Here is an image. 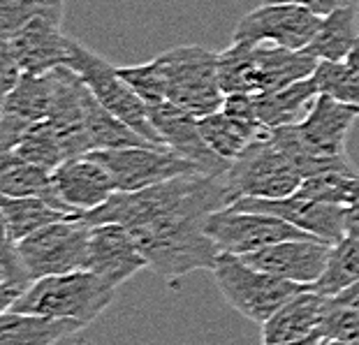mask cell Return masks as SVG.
Instances as JSON below:
<instances>
[{
  "label": "cell",
  "mask_w": 359,
  "mask_h": 345,
  "mask_svg": "<svg viewBox=\"0 0 359 345\" xmlns=\"http://www.w3.org/2000/svg\"><path fill=\"white\" fill-rule=\"evenodd\" d=\"M17 248L35 280L47 278V276L86 271L90 252V225L83 222L77 213H72V216L26 236L24 241L17 243Z\"/></svg>",
  "instance_id": "cell-8"
},
{
  "label": "cell",
  "mask_w": 359,
  "mask_h": 345,
  "mask_svg": "<svg viewBox=\"0 0 359 345\" xmlns=\"http://www.w3.org/2000/svg\"><path fill=\"white\" fill-rule=\"evenodd\" d=\"M35 278L19 255L17 243L3 234V252H0V309L10 311L12 304L33 285Z\"/></svg>",
  "instance_id": "cell-32"
},
{
  "label": "cell",
  "mask_w": 359,
  "mask_h": 345,
  "mask_svg": "<svg viewBox=\"0 0 359 345\" xmlns=\"http://www.w3.org/2000/svg\"><path fill=\"white\" fill-rule=\"evenodd\" d=\"M53 345H90V341H88L86 336H83L81 332H77V334L67 336V339L58 341V343H53Z\"/></svg>",
  "instance_id": "cell-43"
},
{
  "label": "cell",
  "mask_w": 359,
  "mask_h": 345,
  "mask_svg": "<svg viewBox=\"0 0 359 345\" xmlns=\"http://www.w3.org/2000/svg\"><path fill=\"white\" fill-rule=\"evenodd\" d=\"M83 123H86V133L90 140V149H126V147H158V144L149 142L137 130H133L128 123H123L118 116L97 102V97L90 93L86 95V104H83ZM167 149V147H158Z\"/></svg>",
  "instance_id": "cell-24"
},
{
  "label": "cell",
  "mask_w": 359,
  "mask_h": 345,
  "mask_svg": "<svg viewBox=\"0 0 359 345\" xmlns=\"http://www.w3.org/2000/svg\"><path fill=\"white\" fill-rule=\"evenodd\" d=\"M343 63H346L350 70H353L357 76H359V40H357V44L353 49H350V53H348V58L343 60Z\"/></svg>",
  "instance_id": "cell-41"
},
{
  "label": "cell",
  "mask_w": 359,
  "mask_h": 345,
  "mask_svg": "<svg viewBox=\"0 0 359 345\" xmlns=\"http://www.w3.org/2000/svg\"><path fill=\"white\" fill-rule=\"evenodd\" d=\"M53 183L74 213L93 211L118 193L111 174L90 156L67 158L53 170Z\"/></svg>",
  "instance_id": "cell-18"
},
{
  "label": "cell",
  "mask_w": 359,
  "mask_h": 345,
  "mask_svg": "<svg viewBox=\"0 0 359 345\" xmlns=\"http://www.w3.org/2000/svg\"><path fill=\"white\" fill-rule=\"evenodd\" d=\"M77 320L33 316V313L3 311L0 316V345H53L81 332Z\"/></svg>",
  "instance_id": "cell-22"
},
{
  "label": "cell",
  "mask_w": 359,
  "mask_h": 345,
  "mask_svg": "<svg viewBox=\"0 0 359 345\" xmlns=\"http://www.w3.org/2000/svg\"><path fill=\"white\" fill-rule=\"evenodd\" d=\"M206 234L216 241L220 252L230 255H250L273 243L290 239H316L313 234L290 225L283 218L269 213L236 211L232 206L220 209L206 218Z\"/></svg>",
  "instance_id": "cell-9"
},
{
  "label": "cell",
  "mask_w": 359,
  "mask_h": 345,
  "mask_svg": "<svg viewBox=\"0 0 359 345\" xmlns=\"http://www.w3.org/2000/svg\"><path fill=\"white\" fill-rule=\"evenodd\" d=\"M49 76H51V111L47 121L56 128L67 158L86 156V153L93 151L86 133V123H83V104H86L88 86L67 65L51 70Z\"/></svg>",
  "instance_id": "cell-15"
},
{
  "label": "cell",
  "mask_w": 359,
  "mask_h": 345,
  "mask_svg": "<svg viewBox=\"0 0 359 345\" xmlns=\"http://www.w3.org/2000/svg\"><path fill=\"white\" fill-rule=\"evenodd\" d=\"M128 232L140 246L149 269L170 288H179L193 271H213L220 257V248L206 234V218L202 216H172Z\"/></svg>",
  "instance_id": "cell-2"
},
{
  "label": "cell",
  "mask_w": 359,
  "mask_h": 345,
  "mask_svg": "<svg viewBox=\"0 0 359 345\" xmlns=\"http://www.w3.org/2000/svg\"><path fill=\"white\" fill-rule=\"evenodd\" d=\"M147 109L151 123L158 130L160 140H163L167 149H172L181 158H186L188 163H193L204 174L223 176L230 170V163L220 158L204 142L197 116L172 102H154L147 104Z\"/></svg>",
  "instance_id": "cell-14"
},
{
  "label": "cell",
  "mask_w": 359,
  "mask_h": 345,
  "mask_svg": "<svg viewBox=\"0 0 359 345\" xmlns=\"http://www.w3.org/2000/svg\"><path fill=\"white\" fill-rule=\"evenodd\" d=\"M67 67L81 76V81L86 83L90 93L97 97V102L107 107L114 116H118L123 123L137 130L142 137H147L149 142L158 144V147H165L158 130L154 128V123H151V119H149L147 102H144V100L135 93V88L121 76L118 67L109 65L102 56H97L95 51L83 47L77 40H72Z\"/></svg>",
  "instance_id": "cell-6"
},
{
  "label": "cell",
  "mask_w": 359,
  "mask_h": 345,
  "mask_svg": "<svg viewBox=\"0 0 359 345\" xmlns=\"http://www.w3.org/2000/svg\"><path fill=\"white\" fill-rule=\"evenodd\" d=\"M97 160L111 174L121 193H135L158 183L172 181L183 174L200 172L186 158L177 156L172 149L158 147H126V149H102L86 153Z\"/></svg>",
  "instance_id": "cell-10"
},
{
  "label": "cell",
  "mask_w": 359,
  "mask_h": 345,
  "mask_svg": "<svg viewBox=\"0 0 359 345\" xmlns=\"http://www.w3.org/2000/svg\"><path fill=\"white\" fill-rule=\"evenodd\" d=\"M114 297L116 288L97 278L93 271H72L37 278L10 311L77 320L86 327L114 302Z\"/></svg>",
  "instance_id": "cell-4"
},
{
  "label": "cell",
  "mask_w": 359,
  "mask_h": 345,
  "mask_svg": "<svg viewBox=\"0 0 359 345\" xmlns=\"http://www.w3.org/2000/svg\"><path fill=\"white\" fill-rule=\"evenodd\" d=\"M336 304H343V306H350V309H357L359 311V280L355 285H350L348 290H343L341 295L332 297Z\"/></svg>",
  "instance_id": "cell-40"
},
{
  "label": "cell",
  "mask_w": 359,
  "mask_h": 345,
  "mask_svg": "<svg viewBox=\"0 0 359 345\" xmlns=\"http://www.w3.org/2000/svg\"><path fill=\"white\" fill-rule=\"evenodd\" d=\"M21 74H24V70H21V65L17 63L10 47L3 42V49H0V90H3V97L17 88Z\"/></svg>",
  "instance_id": "cell-37"
},
{
  "label": "cell",
  "mask_w": 359,
  "mask_h": 345,
  "mask_svg": "<svg viewBox=\"0 0 359 345\" xmlns=\"http://www.w3.org/2000/svg\"><path fill=\"white\" fill-rule=\"evenodd\" d=\"M0 216H3V234L14 243L24 241L37 229L53 225L72 213L53 209L40 197H0Z\"/></svg>",
  "instance_id": "cell-26"
},
{
  "label": "cell",
  "mask_w": 359,
  "mask_h": 345,
  "mask_svg": "<svg viewBox=\"0 0 359 345\" xmlns=\"http://www.w3.org/2000/svg\"><path fill=\"white\" fill-rule=\"evenodd\" d=\"M346 236L359 239V199L346 206Z\"/></svg>",
  "instance_id": "cell-39"
},
{
  "label": "cell",
  "mask_w": 359,
  "mask_h": 345,
  "mask_svg": "<svg viewBox=\"0 0 359 345\" xmlns=\"http://www.w3.org/2000/svg\"><path fill=\"white\" fill-rule=\"evenodd\" d=\"M167 102L202 119L223 109L225 93L218 76V51L197 44L174 47L154 58Z\"/></svg>",
  "instance_id": "cell-3"
},
{
  "label": "cell",
  "mask_w": 359,
  "mask_h": 345,
  "mask_svg": "<svg viewBox=\"0 0 359 345\" xmlns=\"http://www.w3.org/2000/svg\"><path fill=\"white\" fill-rule=\"evenodd\" d=\"M299 197L316 199V202H330L348 206L359 199V172H327L304 179L302 188L297 190Z\"/></svg>",
  "instance_id": "cell-31"
},
{
  "label": "cell",
  "mask_w": 359,
  "mask_h": 345,
  "mask_svg": "<svg viewBox=\"0 0 359 345\" xmlns=\"http://www.w3.org/2000/svg\"><path fill=\"white\" fill-rule=\"evenodd\" d=\"M65 0H51L33 21L3 40L14 53L21 70L30 74H47L56 67L67 65L72 49V37H67L60 24H63Z\"/></svg>",
  "instance_id": "cell-12"
},
{
  "label": "cell",
  "mask_w": 359,
  "mask_h": 345,
  "mask_svg": "<svg viewBox=\"0 0 359 345\" xmlns=\"http://www.w3.org/2000/svg\"><path fill=\"white\" fill-rule=\"evenodd\" d=\"M320 93L332 95L343 104H350L359 109V76L343 63H334V60H320L316 72H313Z\"/></svg>",
  "instance_id": "cell-33"
},
{
  "label": "cell",
  "mask_w": 359,
  "mask_h": 345,
  "mask_svg": "<svg viewBox=\"0 0 359 345\" xmlns=\"http://www.w3.org/2000/svg\"><path fill=\"white\" fill-rule=\"evenodd\" d=\"M359 280V239L346 236L339 243H334L330 259L323 276L313 283L311 290L325 295V297H336L350 285H355Z\"/></svg>",
  "instance_id": "cell-29"
},
{
  "label": "cell",
  "mask_w": 359,
  "mask_h": 345,
  "mask_svg": "<svg viewBox=\"0 0 359 345\" xmlns=\"http://www.w3.org/2000/svg\"><path fill=\"white\" fill-rule=\"evenodd\" d=\"M359 40V5L341 7L332 14L323 17L316 37L309 44V51L318 60H341L348 58L350 49L355 47Z\"/></svg>",
  "instance_id": "cell-25"
},
{
  "label": "cell",
  "mask_w": 359,
  "mask_h": 345,
  "mask_svg": "<svg viewBox=\"0 0 359 345\" xmlns=\"http://www.w3.org/2000/svg\"><path fill=\"white\" fill-rule=\"evenodd\" d=\"M357 119L359 109L339 102L332 95L320 93L297 128H299L304 140L309 142V147H313L318 153L332 158H346L348 135Z\"/></svg>",
  "instance_id": "cell-19"
},
{
  "label": "cell",
  "mask_w": 359,
  "mask_h": 345,
  "mask_svg": "<svg viewBox=\"0 0 359 345\" xmlns=\"http://www.w3.org/2000/svg\"><path fill=\"white\" fill-rule=\"evenodd\" d=\"M323 17L294 3H262L250 10L234 28L232 42L276 44L285 49H306Z\"/></svg>",
  "instance_id": "cell-11"
},
{
  "label": "cell",
  "mask_w": 359,
  "mask_h": 345,
  "mask_svg": "<svg viewBox=\"0 0 359 345\" xmlns=\"http://www.w3.org/2000/svg\"><path fill=\"white\" fill-rule=\"evenodd\" d=\"M0 193L7 197H40L53 209L74 213L60 197L56 183H53V172L44 170L40 165L26 163L14 151L3 153V158H0Z\"/></svg>",
  "instance_id": "cell-21"
},
{
  "label": "cell",
  "mask_w": 359,
  "mask_h": 345,
  "mask_svg": "<svg viewBox=\"0 0 359 345\" xmlns=\"http://www.w3.org/2000/svg\"><path fill=\"white\" fill-rule=\"evenodd\" d=\"M320 95L316 79L297 81L292 86H285L271 93H255V114L257 121L266 130H276L283 126H294L306 116L311 104Z\"/></svg>",
  "instance_id": "cell-23"
},
{
  "label": "cell",
  "mask_w": 359,
  "mask_h": 345,
  "mask_svg": "<svg viewBox=\"0 0 359 345\" xmlns=\"http://www.w3.org/2000/svg\"><path fill=\"white\" fill-rule=\"evenodd\" d=\"M14 153H17L19 158H24L26 163L40 165L49 172H53L58 165H63L67 160L56 128H53L49 121H40V123L30 126L28 133L21 137V142L17 144Z\"/></svg>",
  "instance_id": "cell-30"
},
{
  "label": "cell",
  "mask_w": 359,
  "mask_h": 345,
  "mask_svg": "<svg viewBox=\"0 0 359 345\" xmlns=\"http://www.w3.org/2000/svg\"><path fill=\"white\" fill-rule=\"evenodd\" d=\"M223 179L230 188L232 204L241 197L283 199L294 195L304 183V176L283 156L269 135L259 137L239 158L232 160Z\"/></svg>",
  "instance_id": "cell-7"
},
{
  "label": "cell",
  "mask_w": 359,
  "mask_h": 345,
  "mask_svg": "<svg viewBox=\"0 0 359 345\" xmlns=\"http://www.w3.org/2000/svg\"><path fill=\"white\" fill-rule=\"evenodd\" d=\"M232 206L230 188L223 176L193 172L177 176L158 186L135 190V193H114L102 206L77 216L93 225L116 222L128 229L149 225V222L172 218V216H202Z\"/></svg>",
  "instance_id": "cell-1"
},
{
  "label": "cell",
  "mask_w": 359,
  "mask_h": 345,
  "mask_svg": "<svg viewBox=\"0 0 359 345\" xmlns=\"http://www.w3.org/2000/svg\"><path fill=\"white\" fill-rule=\"evenodd\" d=\"M330 299L311 288L294 295L262 325V343L302 341L320 334Z\"/></svg>",
  "instance_id": "cell-20"
},
{
  "label": "cell",
  "mask_w": 359,
  "mask_h": 345,
  "mask_svg": "<svg viewBox=\"0 0 359 345\" xmlns=\"http://www.w3.org/2000/svg\"><path fill=\"white\" fill-rule=\"evenodd\" d=\"M323 336L316 334V336H309V339H302V341H287V343H262V345H323Z\"/></svg>",
  "instance_id": "cell-42"
},
{
  "label": "cell",
  "mask_w": 359,
  "mask_h": 345,
  "mask_svg": "<svg viewBox=\"0 0 359 345\" xmlns=\"http://www.w3.org/2000/svg\"><path fill=\"white\" fill-rule=\"evenodd\" d=\"M200 123V133L204 137V142L218 153L220 158L232 163L246 151L250 144L257 142L259 137L269 135V133H262L257 128H250L241 121L232 119L230 114H225L223 109L220 111H213L209 116H202L197 119Z\"/></svg>",
  "instance_id": "cell-27"
},
{
  "label": "cell",
  "mask_w": 359,
  "mask_h": 345,
  "mask_svg": "<svg viewBox=\"0 0 359 345\" xmlns=\"http://www.w3.org/2000/svg\"><path fill=\"white\" fill-rule=\"evenodd\" d=\"M236 211H255L269 213V216L283 218L290 225L304 229L320 241L339 243L346 239V206L316 202L299 195H290L283 199H259V197H241L232 204Z\"/></svg>",
  "instance_id": "cell-13"
},
{
  "label": "cell",
  "mask_w": 359,
  "mask_h": 345,
  "mask_svg": "<svg viewBox=\"0 0 359 345\" xmlns=\"http://www.w3.org/2000/svg\"><path fill=\"white\" fill-rule=\"evenodd\" d=\"M30 126H33L30 121L17 116V114L3 111V116H0V147H3V153H12L17 149V144L28 133Z\"/></svg>",
  "instance_id": "cell-36"
},
{
  "label": "cell",
  "mask_w": 359,
  "mask_h": 345,
  "mask_svg": "<svg viewBox=\"0 0 359 345\" xmlns=\"http://www.w3.org/2000/svg\"><path fill=\"white\" fill-rule=\"evenodd\" d=\"M323 345H350V343H341V341H330V339H325Z\"/></svg>",
  "instance_id": "cell-44"
},
{
  "label": "cell",
  "mask_w": 359,
  "mask_h": 345,
  "mask_svg": "<svg viewBox=\"0 0 359 345\" xmlns=\"http://www.w3.org/2000/svg\"><path fill=\"white\" fill-rule=\"evenodd\" d=\"M264 3H294L306 7V10L318 14V17H327V14L341 10V7L359 5V0H264Z\"/></svg>",
  "instance_id": "cell-38"
},
{
  "label": "cell",
  "mask_w": 359,
  "mask_h": 345,
  "mask_svg": "<svg viewBox=\"0 0 359 345\" xmlns=\"http://www.w3.org/2000/svg\"><path fill=\"white\" fill-rule=\"evenodd\" d=\"M320 336L330 341L359 345V311L330 299L323 325H320Z\"/></svg>",
  "instance_id": "cell-34"
},
{
  "label": "cell",
  "mask_w": 359,
  "mask_h": 345,
  "mask_svg": "<svg viewBox=\"0 0 359 345\" xmlns=\"http://www.w3.org/2000/svg\"><path fill=\"white\" fill-rule=\"evenodd\" d=\"M332 243L320 239H290L266 246L250 255H241V259L255 269L278 276L283 280L313 285L323 276L327 259H330Z\"/></svg>",
  "instance_id": "cell-16"
},
{
  "label": "cell",
  "mask_w": 359,
  "mask_h": 345,
  "mask_svg": "<svg viewBox=\"0 0 359 345\" xmlns=\"http://www.w3.org/2000/svg\"><path fill=\"white\" fill-rule=\"evenodd\" d=\"M51 0H0V35L10 40L28 21H33Z\"/></svg>",
  "instance_id": "cell-35"
},
{
  "label": "cell",
  "mask_w": 359,
  "mask_h": 345,
  "mask_svg": "<svg viewBox=\"0 0 359 345\" xmlns=\"http://www.w3.org/2000/svg\"><path fill=\"white\" fill-rule=\"evenodd\" d=\"M213 278H216V285L223 292L225 302L259 327L283 304L311 288L259 271L243 262L239 255H230V252H220L218 262L213 266Z\"/></svg>",
  "instance_id": "cell-5"
},
{
  "label": "cell",
  "mask_w": 359,
  "mask_h": 345,
  "mask_svg": "<svg viewBox=\"0 0 359 345\" xmlns=\"http://www.w3.org/2000/svg\"><path fill=\"white\" fill-rule=\"evenodd\" d=\"M3 111L17 114V116L40 123L49 119L51 111V76L47 74H30L24 72L17 88L3 97Z\"/></svg>",
  "instance_id": "cell-28"
},
{
  "label": "cell",
  "mask_w": 359,
  "mask_h": 345,
  "mask_svg": "<svg viewBox=\"0 0 359 345\" xmlns=\"http://www.w3.org/2000/svg\"><path fill=\"white\" fill-rule=\"evenodd\" d=\"M144 266H149L147 259H144L133 234L123 225L107 222V225L90 227V252L86 271H93L97 278L118 290Z\"/></svg>",
  "instance_id": "cell-17"
}]
</instances>
